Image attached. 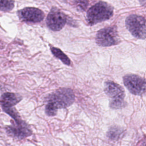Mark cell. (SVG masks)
Wrapping results in <instances>:
<instances>
[{
    "instance_id": "3",
    "label": "cell",
    "mask_w": 146,
    "mask_h": 146,
    "mask_svg": "<svg viewBox=\"0 0 146 146\" xmlns=\"http://www.w3.org/2000/svg\"><path fill=\"white\" fill-rule=\"evenodd\" d=\"M104 92L111 99L110 102L111 108L119 109L125 106V92L120 85L111 80L107 81L104 83Z\"/></svg>"
},
{
    "instance_id": "4",
    "label": "cell",
    "mask_w": 146,
    "mask_h": 146,
    "mask_svg": "<svg viewBox=\"0 0 146 146\" xmlns=\"http://www.w3.org/2000/svg\"><path fill=\"white\" fill-rule=\"evenodd\" d=\"M125 26L131 34L136 38L145 39L146 27L145 18L139 15L132 14L127 17Z\"/></svg>"
},
{
    "instance_id": "7",
    "label": "cell",
    "mask_w": 146,
    "mask_h": 146,
    "mask_svg": "<svg viewBox=\"0 0 146 146\" xmlns=\"http://www.w3.org/2000/svg\"><path fill=\"white\" fill-rule=\"evenodd\" d=\"M67 22V17L64 13L56 7L51 8L46 18L47 27L52 31L60 30Z\"/></svg>"
},
{
    "instance_id": "5",
    "label": "cell",
    "mask_w": 146,
    "mask_h": 146,
    "mask_svg": "<svg viewBox=\"0 0 146 146\" xmlns=\"http://www.w3.org/2000/svg\"><path fill=\"white\" fill-rule=\"evenodd\" d=\"M95 39L98 45L103 47L116 45L120 41L115 26L100 29L97 33Z\"/></svg>"
},
{
    "instance_id": "12",
    "label": "cell",
    "mask_w": 146,
    "mask_h": 146,
    "mask_svg": "<svg viewBox=\"0 0 146 146\" xmlns=\"http://www.w3.org/2000/svg\"><path fill=\"white\" fill-rule=\"evenodd\" d=\"M14 7V0H0V10L3 11H11Z\"/></svg>"
},
{
    "instance_id": "8",
    "label": "cell",
    "mask_w": 146,
    "mask_h": 146,
    "mask_svg": "<svg viewBox=\"0 0 146 146\" xmlns=\"http://www.w3.org/2000/svg\"><path fill=\"white\" fill-rule=\"evenodd\" d=\"M18 15L22 21L31 23L40 22L44 18V14L41 10L33 7H25L19 10Z\"/></svg>"
},
{
    "instance_id": "2",
    "label": "cell",
    "mask_w": 146,
    "mask_h": 146,
    "mask_svg": "<svg viewBox=\"0 0 146 146\" xmlns=\"http://www.w3.org/2000/svg\"><path fill=\"white\" fill-rule=\"evenodd\" d=\"M113 14V7L108 3L99 1L87 12L86 20L90 25H94L111 18Z\"/></svg>"
},
{
    "instance_id": "1",
    "label": "cell",
    "mask_w": 146,
    "mask_h": 146,
    "mask_svg": "<svg viewBox=\"0 0 146 146\" xmlns=\"http://www.w3.org/2000/svg\"><path fill=\"white\" fill-rule=\"evenodd\" d=\"M75 100V95L70 88H61L50 94L46 98L45 112L50 116L56 115L57 110L66 108Z\"/></svg>"
},
{
    "instance_id": "11",
    "label": "cell",
    "mask_w": 146,
    "mask_h": 146,
    "mask_svg": "<svg viewBox=\"0 0 146 146\" xmlns=\"http://www.w3.org/2000/svg\"><path fill=\"white\" fill-rule=\"evenodd\" d=\"M50 49L51 52L53 54V55L57 58L59 59L63 63H64L66 65L70 66L71 64V62L70 59L68 58V56L64 54L62 50L59 48H58L56 47L50 46Z\"/></svg>"
},
{
    "instance_id": "6",
    "label": "cell",
    "mask_w": 146,
    "mask_h": 146,
    "mask_svg": "<svg viewBox=\"0 0 146 146\" xmlns=\"http://www.w3.org/2000/svg\"><path fill=\"white\" fill-rule=\"evenodd\" d=\"M125 86L135 95H142L145 92V79L135 74H127L123 77Z\"/></svg>"
},
{
    "instance_id": "13",
    "label": "cell",
    "mask_w": 146,
    "mask_h": 146,
    "mask_svg": "<svg viewBox=\"0 0 146 146\" xmlns=\"http://www.w3.org/2000/svg\"><path fill=\"white\" fill-rule=\"evenodd\" d=\"M123 133V131L119 128L118 127H111L108 133L107 136L108 137L112 140H116L118 139L119 137L120 136V135Z\"/></svg>"
},
{
    "instance_id": "14",
    "label": "cell",
    "mask_w": 146,
    "mask_h": 146,
    "mask_svg": "<svg viewBox=\"0 0 146 146\" xmlns=\"http://www.w3.org/2000/svg\"><path fill=\"white\" fill-rule=\"evenodd\" d=\"M76 6L81 10H85L88 5V0H74Z\"/></svg>"
},
{
    "instance_id": "10",
    "label": "cell",
    "mask_w": 146,
    "mask_h": 146,
    "mask_svg": "<svg viewBox=\"0 0 146 146\" xmlns=\"http://www.w3.org/2000/svg\"><path fill=\"white\" fill-rule=\"evenodd\" d=\"M22 98L14 93L5 92L2 95L0 102L2 107H11L19 103Z\"/></svg>"
},
{
    "instance_id": "9",
    "label": "cell",
    "mask_w": 146,
    "mask_h": 146,
    "mask_svg": "<svg viewBox=\"0 0 146 146\" xmlns=\"http://www.w3.org/2000/svg\"><path fill=\"white\" fill-rule=\"evenodd\" d=\"M14 121L13 125L6 127V131L9 135L21 139L31 135L32 132L29 127L21 119Z\"/></svg>"
}]
</instances>
